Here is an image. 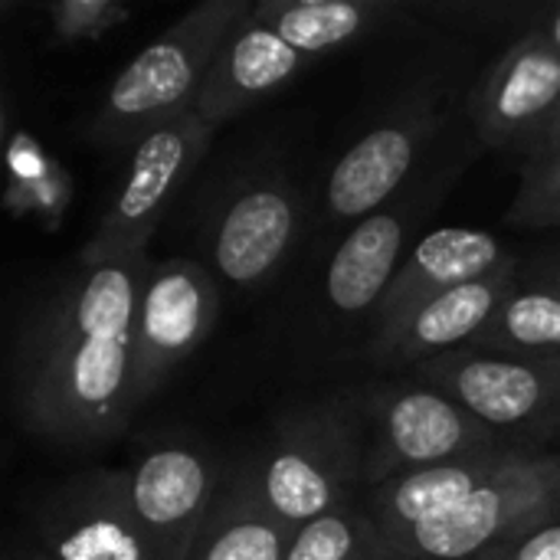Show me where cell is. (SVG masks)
Segmentation results:
<instances>
[{
  "label": "cell",
  "instance_id": "6da1fadb",
  "mask_svg": "<svg viewBox=\"0 0 560 560\" xmlns=\"http://www.w3.org/2000/svg\"><path fill=\"white\" fill-rule=\"evenodd\" d=\"M144 253L79 262L33 318L16 364V410L30 433L85 446L112 440L135 410V315Z\"/></svg>",
  "mask_w": 560,
  "mask_h": 560
},
{
  "label": "cell",
  "instance_id": "7a4b0ae2",
  "mask_svg": "<svg viewBox=\"0 0 560 560\" xmlns=\"http://www.w3.org/2000/svg\"><path fill=\"white\" fill-rule=\"evenodd\" d=\"M368 436V400L335 394L282 417L249 479L266 509L299 532L358 502L354 489H364Z\"/></svg>",
  "mask_w": 560,
  "mask_h": 560
},
{
  "label": "cell",
  "instance_id": "3957f363",
  "mask_svg": "<svg viewBox=\"0 0 560 560\" xmlns=\"http://www.w3.org/2000/svg\"><path fill=\"white\" fill-rule=\"evenodd\" d=\"M253 0H210L148 43L108 85L89 135L102 144H138L158 125L194 112L197 95Z\"/></svg>",
  "mask_w": 560,
  "mask_h": 560
},
{
  "label": "cell",
  "instance_id": "277c9868",
  "mask_svg": "<svg viewBox=\"0 0 560 560\" xmlns=\"http://www.w3.org/2000/svg\"><path fill=\"white\" fill-rule=\"evenodd\" d=\"M555 515H560V453L532 450L390 551L397 560H476Z\"/></svg>",
  "mask_w": 560,
  "mask_h": 560
},
{
  "label": "cell",
  "instance_id": "5b68a950",
  "mask_svg": "<svg viewBox=\"0 0 560 560\" xmlns=\"http://www.w3.org/2000/svg\"><path fill=\"white\" fill-rule=\"evenodd\" d=\"M213 131L217 128L207 125L197 112H184L148 131L131 148V161L118 180V190L108 200L89 246L79 253V262L144 253L171 200L207 154Z\"/></svg>",
  "mask_w": 560,
  "mask_h": 560
},
{
  "label": "cell",
  "instance_id": "8992f818",
  "mask_svg": "<svg viewBox=\"0 0 560 560\" xmlns=\"http://www.w3.org/2000/svg\"><path fill=\"white\" fill-rule=\"evenodd\" d=\"M417 377L502 436L512 430L558 433L560 358L463 348L417 364Z\"/></svg>",
  "mask_w": 560,
  "mask_h": 560
},
{
  "label": "cell",
  "instance_id": "52a82bcc",
  "mask_svg": "<svg viewBox=\"0 0 560 560\" xmlns=\"http://www.w3.org/2000/svg\"><path fill=\"white\" fill-rule=\"evenodd\" d=\"M515 446L499 430L472 417L466 407L433 387L390 390L371 420L364 492L413 469ZM522 446V443H518Z\"/></svg>",
  "mask_w": 560,
  "mask_h": 560
},
{
  "label": "cell",
  "instance_id": "ba28073f",
  "mask_svg": "<svg viewBox=\"0 0 560 560\" xmlns=\"http://www.w3.org/2000/svg\"><path fill=\"white\" fill-rule=\"evenodd\" d=\"M220 289L213 276L190 259H151L135 315V407L144 404L171 371L190 358L213 331Z\"/></svg>",
  "mask_w": 560,
  "mask_h": 560
},
{
  "label": "cell",
  "instance_id": "9c48e42d",
  "mask_svg": "<svg viewBox=\"0 0 560 560\" xmlns=\"http://www.w3.org/2000/svg\"><path fill=\"white\" fill-rule=\"evenodd\" d=\"M33 541L49 560H151L128 469H89L52 486L33 512Z\"/></svg>",
  "mask_w": 560,
  "mask_h": 560
},
{
  "label": "cell",
  "instance_id": "30bf717a",
  "mask_svg": "<svg viewBox=\"0 0 560 560\" xmlns=\"http://www.w3.org/2000/svg\"><path fill=\"white\" fill-rule=\"evenodd\" d=\"M560 112V49L532 30L486 72L476 95V125L486 144L528 154Z\"/></svg>",
  "mask_w": 560,
  "mask_h": 560
},
{
  "label": "cell",
  "instance_id": "8fae6325",
  "mask_svg": "<svg viewBox=\"0 0 560 560\" xmlns=\"http://www.w3.org/2000/svg\"><path fill=\"white\" fill-rule=\"evenodd\" d=\"M131 476V505L151 560H187L213 509L217 472L194 446H158L138 459Z\"/></svg>",
  "mask_w": 560,
  "mask_h": 560
},
{
  "label": "cell",
  "instance_id": "7c38bea8",
  "mask_svg": "<svg viewBox=\"0 0 560 560\" xmlns=\"http://www.w3.org/2000/svg\"><path fill=\"white\" fill-rule=\"evenodd\" d=\"M440 131V115L420 98L351 144L328 174L325 200L335 220H364L377 213L407 180L417 158Z\"/></svg>",
  "mask_w": 560,
  "mask_h": 560
},
{
  "label": "cell",
  "instance_id": "4fadbf2b",
  "mask_svg": "<svg viewBox=\"0 0 560 560\" xmlns=\"http://www.w3.org/2000/svg\"><path fill=\"white\" fill-rule=\"evenodd\" d=\"M299 230V197L285 180L259 177L240 187L213 220V272L230 285H256L285 259Z\"/></svg>",
  "mask_w": 560,
  "mask_h": 560
},
{
  "label": "cell",
  "instance_id": "5bb4252c",
  "mask_svg": "<svg viewBox=\"0 0 560 560\" xmlns=\"http://www.w3.org/2000/svg\"><path fill=\"white\" fill-rule=\"evenodd\" d=\"M525 453H532V446L515 443V446H499V450H486L476 456L450 459L440 466L413 469L397 479H387L384 486L368 489L358 502L371 515V522L381 528L387 545L394 548L413 528L466 502L472 492H479L486 482H492L502 469H509Z\"/></svg>",
  "mask_w": 560,
  "mask_h": 560
},
{
  "label": "cell",
  "instance_id": "9a60e30c",
  "mask_svg": "<svg viewBox=\"0 0 560 560\" xmlns=\"http://www.w3.org/2000/svg\"><path fill=\"white\" fill-rule=\"evenodd\" d=\"M512 262L515 259L509 256L502 240L489 230L446 226L427 233L404 259L397 279L390 282L377 308V335L397 328L410 312H417L430 299L459 289L466 282L486 279Z\"/></svg>",
  "mask_w": 560,
  "mask_h": 560
},
{
  "label": "cell",
  "instance_id": "2e32d148",
  "mask_svg": "<svg viewBox=\"0 0 560 560\" xmlns=\"http://www.w3.org/2000/svg\"><path fill=\"white\" fill-rule=\"evenodd\" d=\"M518 266H505L486 279L450 289L417 312H410L397 328L377 335L374 358L381 364H423L430 358L463 351L476 341V335L492 322L502 302L515 289Z\"/></svg>",
  "mask_w": 560,
  "mask_h": 560
},
{
  "label": "cell",
  "instance_id": "e0dca14e",
  "mask_svg": "<svg viewBox=\"0 0 560 560\" xmlns=\"http://www.w3.org/2000/svg\"><path fill=\"white\" fill-rule=\"evenodd\" d=\"M302 52H295L272 26L249 13L220 49L194 112L207 125L220 128L223 121L236 118L240 112L272 95L279 85H285L302 69Z\"/></svg>",
  "mask_w": 560,
  "mask_h": 560
},
{
  "label": "cell",
  "instance_id": "ac0fdd59",
  "mask_svg": "<svg viewBox=\"0 0 560 560\" xmlns=\"http://www.w3.org/2000/svg\"><path fill=\"white\" fill-rule=\"evenodd\" d=\"M407 217L400 210H377L345 236L325 272V295L335 312L361 315L381 308L390 282L404 266Z\"/></svg>",
  "mask_w": 560,
  "mask_h": 560
},
{
  "label": "cell",
  "instance_id": "d6986e66",
  "mask_svg": "<svg viewBox=\"0 0 560 560\" xmlns=\"http://www.w3.org/2000/svg\"><path fill=\"white\" fill-rule=\"evenodd\" d=\"M295 528L276 518L256 482L246 476L230 495L217 499L187 560H289Z\"/></svg>",
  "mask_w": 560,
  "mask_h": 560
},
{
  "label": "cell",
  "instance_id": "ffe728a7",
  "mask_svg": "<svg viewBox=\"0 0 560 560\" xmlns=\"http://www.w3.org/2000/svg\"><path fill=\"white\" fill-rule=\"evenodd\" d=\"M253 13L305 59L338 49L394 13L381 0H262Z\"/></svg>",
  "mask_w": 560,
  "mask_h": 560
},
{
  "label": "cell",
  "instance_id": "44dd1931",
  "mask_svg": "<svg viewBox=\"0 0 560 560\" xmlns=\"http://www.w3.org/2000/svg\"><path fill=\"white\" fill-rule=\"evenodd\" d=\"M469 348L522 358H560V295L548 285H515Z\"/></svg>",
  "mask_w": 560,
  "mask_h": 560
},
{
  "label": "cell",
  "instance_id": "7402d4cb",
  "mask_svg": "<svg viewBox=\"0 0 560 560\" xmlns=\"http://www.w3.org/2000/svg\"><path fill=\"white\" fill-rule=\"evenodd\" d=\"M289 560H397L361 502L295 532Z\"/></svg>",
  "mask_w": 560,
  "mask_h": 560
},
{
  "label": "cell",
  "instance_id": "603a6c76",
  "mask_svg": "<svg viewBox=\"0 0 560 560\" xmlns=\"http://www.w3.org/2000/svg\"><path fill=\"white\" fill-rule=\"evenodd\" d=\"M515 226H560V144L525 158L522 184L509 210Z\"/></svg>",
  "mask_w": 560,
  "mask_h": 560
},
{
  "label": "cell",
  "instance_id": "cb8c5ba5",
  "mask_svg": "<svg viewBox=\"0 0 560 560\" xmlns=\"http://www.w3.org/2000/svg\"><path fill=\"white\" fill-rule=\"evenodd\" d=\"M46 16L59 39L75 43L121 26L131 16V10L115 0H62V3H49Z\"/></svg>",
  "mask_w": 560,
  "mask_h": 560
},
{
  "label": "cell",
  "instance_id": "d4e9b609",
  "mask_svg": "<svg viewBox=\"0 0 560 560\" xmlns=\"http://www.w3.org/2000/svg\"><path fill=\"white\" fill-rule=\"evenodd\" d=\"M476 560H560V515L518 532L515 538Z\"/></svg>",
  "mask_w": 560,
  "mask_h": 560
},
{
  "label": "cell",
  "instance_id": "484cf974",
  "mask_svg": "<svg viewBox=\"0 0 560 560\" xmlns=\"http://www.w3.org/2000/svg\"><path fill=\"white\" fill-rule=\"evenodd\" d=\"M555 144H560V112H558V118H555V121H551V125H548V128L541 131V138H538V141H535V144L528 148V154H525V158H532L535 151L555 148Z\"/></svg>",
  "mask_w": 560,
  "mask_h": 560
},
{
  "label": "cell",
  "instance_id": "4316f807",
  "mask_svg": "<svg viewBox=\"0 0 560 560\" xmlns=\"http://www.w3.org/2000/svg\"><path fill=\"white\" fill-rule=\"evenodd\" d=\"M7 560H49L46 555H43V548L33 541V545H26V548H13L10 555H7Z\"/></svg>",
  "mask_w": 560,
  "mask_h": 560
},
{
  "label": "cell",
  "instance_id": "83f0119b",
  "mask_svg": "<svg viewBox=\"0 0 560 560\" xmlns=\"http://www.w3.org/2000/svg\"><path fill=\"white\" fill-rule=\"evenodd\" d=\"M538 30H541V33H545V36H548V39H551V43L560 49V10L555 13V16H548V23H545V26H538Z\"/></svg>",
  "mask_w": 560,
  "mask_h": 560
},
{
  "label": "cell",
  "instance_id": "f1b7e54d",
  "mask_svg": "<svg viewBox=\"0 0 560 560\" xmlns=\"http://www.w3.org/2000/svg\"><path fill=\"white\" fill-rule=\"evenodd\" d=\"M548 289H555V292L560 295V262L551 269V272H548Z\"/></svg>",
  "mask_w": 560,
  "mask_h": 560
},
{
  "label": "cell",
  "instance_id": "f546056e",
  "mask_svg": "<svg viewBox=\"0 0 560 560\" xmlns=\"http://www.w3.org/2000/svg\"><path fill=\"white\" fill-rule=\"evenodd\" d=\"M558 440H560V420H558Z\"/></svg>",
  "mask_w": 560,
  "mask_h": 560
}]
</instances>
